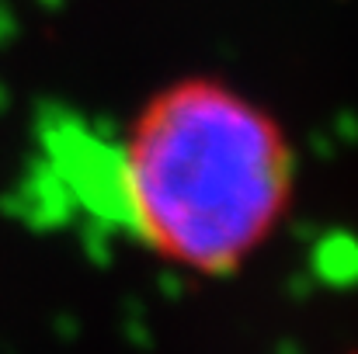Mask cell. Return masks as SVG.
I'll return each instance as SVG.
<instances>
[{
	"instance_id": "cell-1",
	"label": "cell",
	"mask_w": 358,
	"mask_h": 354,
	"mask_svg": "<svg viewBox=\"0 0 358 354\" xmlns=\"http://www.w3.org/2000/svg\"><path fill=\"white\" fill-rule=\"evenodd\" d=\"M296 149L282 121L220 77L153 91L112 153V212L150 253L202 278L240 271L282 226Z\"/></svg>"
}]
</instances>
